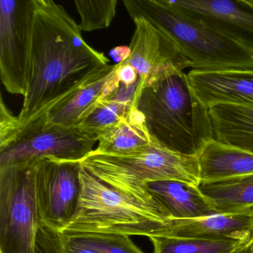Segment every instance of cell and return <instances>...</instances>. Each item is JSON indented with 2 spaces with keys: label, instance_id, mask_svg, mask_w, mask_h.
<instances>
[{
  "label": "cell",
  "instance_id": "17",
  "mask_svg": "<svg viewBox=\"0 0 253 253\" xmlns=\"http://www.w3.org/2000/svg\"><path fill=\"white\" fill-rule=\"evenodd\" d=\"M209 114L215 139L253 153V107L218 105Z\"/></svg>",
  "mask_w": 253,
  "mask_h": 253
},
{
  "label": "cell",
  "instance_id": "20",
  "mask_svg": "<svg viewBox=\"0 0 253 253\" xmlns=\"http://www.w3.org/2000/svg\"><path fill=\"white\" fill-rule=\"evenodd\" d=\"M149 239L153 253H241L251 243L169 236Z\"/></svg>",
  "mask_w": 253,
  "mask_h": 253
},
{
  "label": "cell",
  "instance_id": "23",
  "mask_svg": "<svg viewBox=\"0 0 253 253\" xmlns=\"http://www.w3.org/2000/svg\"><path fill=\"white\" fill-rule=\"evenodd\" d=\"M36 253H98L77 238L49 230L41 225Z\"/></svg>",
  "mask_w": 253,
  "mask_h": 253
},
{
  "label": "cell",
  "instance_id": "8",
  "mask_svg": "<svg viewBox=\"0 0 253 253\" xmlns=\"http://www.w3.org/2000/svg\"><path fill=\"white\" fill-rule=\"evenodd\" d=\"M80 162L50 157L36 161V195L43 227L62 233L74 216L80 198Z\"/></svg>",
  "mask_w": 253,
  "mask_h": 253
},
{
  "label": "cell",
  "instance_id": "1",
  "mask_svg": "<svg viewBox=\"0 0 253 253\" xmlns=\"http://www.w3.org/2000/svg\"><path fill=\"white\" fill-rule=\"evenodd\" d=\"M80 24L54 1L32 0L26 40V92L19 126L46 114L89 76L109 64L89 45Z\"/></svg>",
  "mask_w": 253,
  "mask_h": 253
},
{
  "label": "cell",
  "instance_id": "14",
  "mask_svg": "<svg viewBox=\"0 0 253 253\" xmlns=\"http://www.w3.org/2000/svg\"><path fill=\"white\" fill-rule=\"evenodd\" d=\"M197 157L201 183L253 174V153L214 138L202 144Z\"/></svg>",
  "mask_w": 253,
  "mask_h": 253
},
{
  "label": "cell",
  "instance_id": "2",
  "mask_svg": "<svg viewBox=\"0 0 253 253\" xmlns=\"http://www.w3.org/2000/svg\"><path fill=\"white\" fill-rule=\"evenodd\" d=\"M132 20L143 18L176 43L193 70L253 71V50L192 19L163 0H121Z\"/></svg>",
  "mask_w": 253,
  "mask_h": 253
},
{
  "label": "cell",
  "instance_id": "19",
  "mask_svg": "<svg viewBox=\"0 0 253 253\" xmlns=\"http://www.w3.org/2000/svg\"><path fill=\"white\" fill-rule=\"evenodd\" d=\"M152 141L144 114L133 106L120 124L98 137V145L92 153H123L147 145Z\"/></svg>",
  "mask_w": 253,
  "mask_h": 253
},
{
  "label": "cell",
  "instance_id": "22",
  "mask_svg": "<svg viewBox=\"0 0 253 253\" xmlns=\"http://www.w3.org/2000/svg\"><path fill=\"white\" fill-rule=\"evenodd\" d=\"M85 32L109 28L116 16L118 0H74Z\"/></svg>",
  "mask_w": 253,
  "mask_h": 253
},
{
  "label": "cell",
  "instance_id": "12",
  "mask_svg": "<svg viewBox=\"0 0 253 253\" xmlns=\"http://www.w3.org/2000/svg\"><path fill=\"white\" fill-rule=\"evenodd\" d=\"M187 76L193 94L207 110L218 105L253 107V71L192 70Z\"/></svg>",
  "mask_w": 253,
  "mask_h": 253
},
{
  "label": "cell",
  "instance_id": "29",
  "mask_svg": "<svg viewBox=\"0 0 253 253\" xmlns=\"http://www.w3.org/2000/svg\"><path fill=\"white\" fill-rule=\"evenodd\" d=\"M244 251H242V253H244Z\"/></svg>",
  "mask_w": 253,
  "mask_h": 253
},
{
  "label": "cell",
  "instance_id": "26",
  "mask_svg": "<svg viewBox=\"0 0 253 253\" xmlns=\"http://www.w3.org/2000/svg\"><path fill=\"white\" fill-rule=\"evenodd\" d=\"M245 8L253 12V0H235Z\"/></svg>",
  "mask_w": 253,
  "mask_h": 253
},
{
  "label": "cell",
  "instance_id": "6",
  "mask_svg": "<svg viewBox=\"0 0 253 253\" xmlns=\"http://www.w3.org/2000/svg\"><path fill=\"white\" fill-rule=\"evenodd\" d=\"M35 162L0 167V253H36Z\"/></svg>",
  "mask_w": 253,
  "mask_h": 253
},
{
  "label": "cell",
  "instance_id": "16",
  "mask_svg": "<svg viewBox=\"0 0 253 253\" xmlns=\"http://www.w3.org/2000/svg\"><path fill=\"white\" fill-rule=\"evenodd\" d=\"M147 190L172 219H193L217 213L199 186L163 180L148 183Z\"/></svg>",
  "mask_w": 253,
  "mask_h": 253
},
{
  "label": "cell",
  "instance_id": "10",
  "mask_svg": "<svg viewBox=\"0 0 253 253\" xmlns=\"http://www.w3.org/2000/svg\"><path fill=\"white\" fill-rule=\"evenodd\" d=\"M32 0H0V77L10 94L26 92V40Z\"/></svg>",
  "mask_w": 253,
  "mask_h": 253
},
{
  "label": "cell",
  "instance_id": "5",
  "mask_svg": "<svg viewBox=\"0 0 253 253\" xmlns=\"http://www.w3.org/2000/svg\"><path fill=\"white\" fill-rule=\"evenodd\" d=\"M82 168L110 187L135 199L159 204L147 184L163 180L200 185L197 154L177 153L153 138L150 144L118 153H90Z\"/></svg>",
  "mask_w": 253,
  "mask_h": 253
},
{
  "label": "cell",
  "instance_id": "9",
  "mask_svg": "<svg viewBox=\"0 0 253 253\" xmlns=\"http://www.w3.org/2000/svg\"><path fill=\"white\" fill-rule=\"evenodd\" d=\"M133 22L135 28L129 45L130 55L123 62L132 65L138 74L133 101V106L137 108L144 89L191 66L176 43L164 31L143 18L133 19Z\"/></svg>",
  "mask_w": 253,
  "mask_h": 253
},
{
  "label": "cell",
  "instance_id": "7",
  "mask_svg": "<svg viewBox=\"0 0 253 253\" xmlns=\"http://www.w3.org/2000/svg\"><path fill=\"white\" fill-rule=\"evenodd\" d=\"M98 137L80 126L47 124L44 116L19 126L0 141V167L34 162L43 158L81 162L95 150Z\"/></svg>",
  "mask_w": 253,
  "mask_h": 253
},
{
  "label": "cell",
  "instance_id": "28",
  "mask_svg": "<svg viewBox=\"0 0 253 253\" xmlns=\"http://www.w3.org/2000/svg\"><path fill=\"white\" fill-rule=\"evenodd\" d=\"M36 1H39L41 3H48L51 2V1H53V0H36Z\"/></svg>",
  "mask_w": 253,
  "mask_h": 253
},
{
  "label": "cell",
  "instance_id": "3",
  "mask_svg": "<svg viewBox=\"0 0 253 253\" xmlns=\"http://www.w3.org/2000/svg\"><path fill=\"white\" fill-rule=\"evenodd\" d=\"M137 108L152 138L172 151L196 155L213 138L209 110L193 94L184 71L144 89Z\"/></svg>",
  "mask_w": 253,
  "mask_h": 253
},
{
  "label": "cell",
  "instance_id": "18",
  "mask_svg": "<svg viewBox=\"0 0 253 253\" xmlns=\"http://www.w3.org/2000/svg\"><path fill=\"white\" fill-rule=\"evenodd\" d=\"M217 213H236L253 210V174L199 186Z\"/></svg>",
  "mask_w": 253,
  "mask_h": 253
},
{
  "label": "cell",
  "instance_id": "13",
  "mask_svg": "<svg viewBox=\"0 0 253 253\" xmlns=\"http://www.w3.org/2000/svg\"><path fill=\"white\" fill-rule=\"evenodd\" d=\"M161 236L249 243L253 239V210L193 219H172Z\"/></svg>",
  "mask_w": 253,
  "mask_h": 253
},
{
  "label": "cell",
  "instance_id": "25",
  "mask_svg": "<svg viewBox=\"0 0 253 253\" xmlns=\"http://www.w3.org/2000/svg\"><path fill=\"white\" fill-rule=\"evenodd\" d=\"M109 54L113 60L115 62V64L120 63L129 58L130 55V47L129 46H117L111 49Z\"/></svg>",
  "mask_w": 253,
  "mask_h": 253
},
{
  "label": "cell",
  "instance_id": "21",
  "mask_svg": "<svg viewBox=\"0 0 253 253\" xmlns=\"http://www.w3.org/2000/svg\"><path fill=\"white\" fill-rule=\"evenodd\" d=\"M132 107V100L118 98L99 99L86 111L78 126L88 133L100 136L124 120Z\"/></svg>",
  "mask_w": 253,
  "mask_h": 253
},
{
  "label": "cell",
  "instance_id": "24",
  "mask_svg": "<svg viewBox=\"0 0 253 253\" xmlns=\"http://www.w3.org/2000/svg\"><path fill=\"white\" fill-rule=\"evenodd\" d=\"M66 235L77 238L98 253H145L127 235L95 233Z\"/></svg>",
  "mask_w": 253,
  "mask_h": 253
},
{
  "label": "cell",
  "instance_id": "11",
  "mask_svg": "<svg viewBox=\"0 0 253 253\" xmlns=\"http://www.w3.org/2000/svg\"><path fill=\"white\" fill-rule=\"evenodd\" d=\"M205 26L253 50V12L235 0H163Z\"/></svg>",
  "mask_w": 253,
  "mask_h": 253
},
{
  "label": "cell",
  "instance_id": "27",
  "mask_svg": "<svg viewBox=\"0 0 253 253\" xmlns=\"http://www.w3.org/2000/svg\"><path fill=\"white\" fill-rule=\"evenodd\" d=\"M244 253H253V240L251 241V243L247 247L245 251H244Z\"/></svg>",
  "mask_w": 253,
  "mask_h": 253
},
{
  "label": "cell",
  "instance_id": "15",
  "mask_svg": "<svg viewBox=\"0 0 253 253\" xmlns=\"http://www.w3.org/2000/svg\"><path fill=\"white\" fill-rule=\"evenodd\" d=\"M114 67L115 64L101 67L75 90L56 102L43 114L46 123L54 126H78L86 111L102 97L107 80Z\"/></svg>",
  "mask_w": 253,
  "mask_h": 253
},
{
  "label": "cell",
  "instance_id": "4",
  "mask_svg": "<svg viewBox=\"0 0 253 253\" xmlns=\"http://www.w3.org/2000/svg\"><path fill=\"white\" fill-rule=\"evenodd\" d=\"M80 193L74 216L62 233L161 236L172 218L157 203L115 190L82 168Z\"/></svg>",
  "mask_w": 253,
  "mask_h": 253
}]
</instances>
